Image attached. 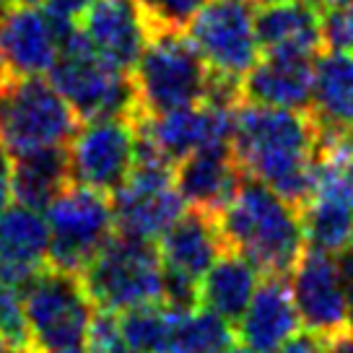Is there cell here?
Returning <instances> with one entry per match:
<instances>
[{
    "mask_svg": "<svg viewBox=\"0 0 353 353\" xmlns=\"http://www.w3.org/2000/svg\"><path fill=\"white\" fill-rule=\"evenodd\" d=\"M317 8L322 11H330V8H338V6H345V3H353V0H312Z\"/></svg>",
    "mask_w": 353,
    "mask_h": 353,
    "instance_id": "35",
    "label": "cell"
},
{
    "mask_svg": "<svg viewBox=\"0 0 353 353\" xmlns=\"http://www.w3.org/2000/svg\"><path fill=\"white\" fill-rule=\"evenodd\" d=\"M73 185L112 195L130 176L138 159V130L132 117H97L78 125L65 145Z\"/></svg>",
    "mask_w": 353,
    "mask_h": 353,
    "instance_id": "11",
    "label": "cell"
},
{
    "mask_svg": "<svg viewBox=\"0 0 353 353\" xmlns=\"http://www.w3.org/2000/svg\"><path fill=\"white\" fill-rule=\"evenodd\" d=\"M13 200V188H11V174L0 176V213L11 205Z\"/></svg>",
    "mask_w": 353,
    "mask_h": 353,
    "instance_id": "34",
    "label": "cell"
},
{
    "mask_svg": "<svg viewBox=\"0 0 353 353\" xmlns=\"http://www.w3.org/2000/svg\"><path fill=\"white\" fill-rule=\"evenodd\" d=\"M260 270L234 250H223L200 278V307L236 325L260 286Z\"/></svg>",
    "mask_w": 353,
    "mask_h": 353,
    "instance_id": "23",
    "label": "cell"
},
{
    "mask_svg": "<svg viewBox=\"0 0 353 353\" xmlns=\"http://www.w3.org/2000/svg\"><path fill=\"white\" fill-rule=\"evenodd\" d=\"M223 250L226 244L221 239L216 216L198 208H185V213L159 239V254L166 276L185 278L198 286L200 278L208 273Z\"/></svg>",
    "mask_w": 353,
    "mask_h": 353,
    "instance_id": "18",
    "label": "cell"
},
{
    "mask_svg": "<svg viewBox=\"0 0 353 353\" xmlns=\"http://www.w3.org/2000/svg\"><path fill=\"white\" fill-rule=\"evenodd\" d=\"M6 174H11V156H8V151L0 143V176Z\"/></svg>",
    "mask_w": 353,
    "mask_h": 353,
    "instance_id": "36",
    "label": "cell"
},
{
    "mask_svg": "<svg viewBox=\"0 0 353 353\" xmlns=\"http://www.w3.org/2000/svg\"><path fill=\"white\" fill-rule=\"evenodd\" d=\"M174 312L166 304H145L120 312L117 327L125 348L132 353H164Z\"/></svg>",
    "mask_w": 353,
    "mask_h": 353,
    "instance_id": "26",
    "label": "cell"
},
{
    "mask_svg": "<svg viewBox=\"0 0 353 353\" xmlns=\"http://www.w3.org/2000/svg\"><path fill=\"white\" fill-rule=\"evenodd\" d=\"M322 39L330 50L353 55V3L322 11Z\"/></svg>",
    "mask_w": 353,
    "mask_h": 353,
    "instance_id": "29",
    "label": "cell"
},
{
    "mask_svg": "<svg viewBox=\"0 0 353 353\" xmlns=\"http://www.w3.org/2000/svg\"><path fill=\"white\" fill-rule=\"evenodd\" d=\"M0 353H13L11 348H8V343L3 341V338H0Z\"/></svg>",
    "mask_w": 353,
    "mask_h": 353,
    "instance_id": "40",
    "label": "cell"
},
{
    "mask_svg": "<svg viewBox=\"0 0 353 353\" xmlns=\"http://www.w3.org/2000/svg\"><path fill=\"white\" fill-rule=\"evenodd\" d=\"M232 151L242 172L301 208L314 185L320 132L304 110L239 101L234 110Z\"/></svg>",
    "mask_w": 353,
    "mask_h": 353,
    "instance_id": "1",
    "label": "cell"
},
{
    "mask_svg": "<svg viewBox=\"0 0 353 353\" xmlns=\"http://www.w3.org/2000/svg\"><path fill=\"white\" fill-rule=\"evenodd\" d=\"M70 185L65 148H44L34 154L13 156L11 188L21 205L44 210Z\"/></svg>",
    "mask_w": 353,
    "mask_h": 353,
    "instance_id": "24",
    "label": "cell"
},
{
    "mask_svg": "<svg viewBox=\"0 0 353 353\" xmlns=\"http://www.w3.org/2000/svg\"><path fill=\"white\" fill-rule=\"evenodd\" d=\"M13 3H26V6H39L42 0H13Z\"/></svg>",
    "mask_w": 353,
    "mask_h": 353,
    "instance_id": "41",
    "label": "cell"
},
{
    "mask_svg": "<svg viewBox=\"0 0 353 353\" xmlns=\"http://www.w3.org/2000/svg\"><path fill=\"white\" fill-rule=\"evenodd\" d=\"M8 6H13V0H0V11H3V8H8Z\"/></svg>",
    "mask_w": 353,
    "mask_h": 353,
    "instance_id": "42",
    "label": "cell"
},
{
    "mask_svg": "<svg viewBox=\"0 0 353 353\" xmlns=\"http://www.w3.org/2000/svg\"><path fill=\"white\" fill-rule=\"evenodd\" d=\"M117 353H132V351H128V348H120V351H117Z\"/></svg>",
    "mask_w": 353,
    "mask_h": 353,
    "instance_id": "43",
    "label": "cell"
},
{
    "mask_svg": "<svg viewBox=\"0 0 353 353\" xmlns=\"http://www.w3.org/2000/svg\"><path fill=\"white\" fill-rule=\"evenodd\" d=\"M185 32L213 76L242 81L244 73L260 60L250 0H208Z\"/></svg>",
    "mask_w": 353,
    "mask_h": 353,
    "instance_id": "12",
    "label": "cell"
},
{
    "mask_svg": "<svg viewBox=\"0 0 353 353\" xmlns=\"http://www.w3.org/2000/svg\"><path fill=\"white\" fill-rule=\"evenodd\" d=\"M307 112L317 125L320 145L353 135V55L327 50L314 57Z\"/></svg>",
    "mask_w": 353,
    "mask_h": 353,
    "instance_id": "17",
    "label": "cell"
},
{
    "mask_svg": "<svg viewBox=\"0 0 353 353\" xmlns=\"http://www.w3.org/2000/svg\"><path fill=\"white\" fill-rule=\"evenodd\" d=\"M299 320L307 330L330 338L348 327V301L338 257L309 247L288 273Z\"/></svg>",
    "mask_w": 353,
    "mask_h": 353,
    "instance_id": "13",
    "label": "cell"
},
{
    "mask_svg": "<svg viewBox=\"0 0 353 353\" xmlns=\"http://www.w3.org/2000/svg\"><path fill=\"white\" fill-rule=\"evenodd\" d=\"M78 130V114L42 76H0V143L8 156L65 148Z\"/></svg>",
    "mask_w": 353,
    "mask_h": 353,
    "instance_id": "5",
    "label": "cell"
},
{
    "mask_svg": "<svg viewBox=\"0 0 353 353\" xmlns=\"http://www.w3.org/2000/svg\"><path fill=\"white\" fill-rule=\"evenodd\" d=\"M244 179L242 166L234 159L232 145L203 148L174 164V185L188 208L219 213Z\"/></svg>",
    "mask_w": 353,
    "mask_h": 353,
    "instance_id": "19",
    "label": "cell"
},
{
    "mask_svg": "<svg viewBox=\"0 0 353 353\" xmlns=\"http://www.w3.org/2000/svg\"><path fill=\"white\" fill-rule=\"evenodd\" d=\"M94 0H42V11L50 19L52 29L57 34V42L65 37L70 29H76L81 16Z\"/></svg>",
    "mask_w": 353,
    "mask_h": 353,
    "instance_id": "30",
    "label": "cell"
},
{
    "mask_svg": "<svg viewBox=\"0 0 353 353\" xmlns=\"http://www.w3.org/2000/svg\"><path fill=\"white\" fill-rule=\"evenodd\" d=\"M112 213L117 234L159 242L185 213L174 166L161 159H135L130 176L112 192Z\"/></svg>",
    "mask_w": 353,
    "mask_h": 353,
    "instance_id": "10",
    "label": "cell"
},
{
    "mask_svg": "<svg viewBox=\"0 0 353 353\" xmlns=\"http://www.w3.org/2000/svg\"><path fill=\"white\" fill-rule=\"evenodd\" d=\"M44 219L50 226V254L47 265L68 273H78L99 247L114 234L112 200L83 185H68L47 208Z\"/></svg>",
    "mask_w": 353,
    "mask_h": 353,
    "instance_id": "8",
    "label": "cell"
},
{
    "mask_svg": "<svg viewBox=\"0 0 353 353\" xmlns=\"http://www.w3.org/2000/svg\"><path fill=\"white\" fill-rule=\"evenodd\" d=\"M50 81L73 107L78 120L138 114L132 76L101 60L88 47L81 26L60 39V55L50 70Z\"/></svg>",
    "mask_w": 353,
    "mask_h": 353,
    "instance_id": "6",
    "label": "cell"
},
{
    "mask_svg": "<svg viewBox=\"0 0 353 353\" xmlns=\"http://www.w3.org/2000/svg\"><path fill=\"white\" fill-rule=\"evenodd\" d=\"M234 110L236 107L205 99L164 114H135L138 159H161L174 166L203 148L232 145Z\"/></svg>",
    "mask_w": 353,
    "mask_h": 353,
    "instance_id": "9",
    "label": "cell"
},
{
    "mask_svg": "<svg viewBox=\"0 0 353 353\" xmlns=\"http://www.w3.org/2000/svg\"><path fill=\"white\" fill-rule=\"evenodd\" d=\"M312 76H314V57L263 52V57L239 81L242 99L265 107L307 112Z\"/></svg>",
    "mask_w": 353,
    "mask_h": 353,
    "instance_id": "21",
    "label": "cell"
},
{
    "mask_svg": "<svg viewBox=\"0 0 353 353\" xmlns=\"http://www.w3.org/2000/svg\"><path fill=\"white\" fill-rule=\"evenodd\" d=\"M226 353H257V351H252V348H247V345H242V348H234V345H232V348H229Z\"/></svg>",
    "mask_w": 353,
    "mask_h": 353,
    "instance_id": "39",
    "label": "cell"
},
{
    "mask_svg": "<svg viewBox=\"0 0 353 353\" xmlns=\"http://www.w3.org/2000/svg\"><path fill=\"white\" fill-rule=\"evenodd\" d=\"M81 281L99 312L164 304V263L159 247L145 239L114 232L81 270Z\"/></svg>",
    "mask_w": 353,
    "mask_h": 353,
    "instance_id": "4",
    "label": "cell"
},
{
    "mask_svg": "<svg viewBox=\"0 0 353 353\" xmlns=\"http://www.w3.org/2000/svg\"><path fill=\"white\" fill-rule=\"evenodd\" d=\"M50 353H94V351L83 348V345H73V348H63V351H50Z\"/></svg>",
    "mask_w": 353,
    "mask_h": 353,
    "instance_id": "37",
    "label": "cell"
},
{
    "mask_svg": "<svg viewBox=\"0 0 353 353\" xmlns=\"http://www.w3.org/2000/svg\"><path fill=\"white\" fill-rule=\"evenodd\" d=\"M57 55L60 42L44 11L26 3L0 11V76H44Z\"/></svg>",
    "mask_w": 353,
    "mask_h": 353,
    "instance_id": "15",
    "label": "cell"
},
{
    "mask_svg": "<svg viewBox=\"0 0 353 353\" xmlns=\"http://www.w3.org/2000/svg\"><path fill=\"white\" fill-rule=\"evenodd\" d=\"M138 114H164L208 99L213 73L185 32H154L132 68Z\"/></svg>",
    "mask_w": 353,
    "mask_h": 353,
    "instance_id": "3",
    "label": "cell"
},
{
    "mask_svg": "<svg viewBox=\"0 0 353 353\" xmlns=\"http://www.w3.org/2000/svg\"><path fill=\"white\" fill-rule=\"evenodd\" d=\"M299 312L286 276H265L236 322L239 341L257 353H276L299 330Z\"/></svg>",
    "mask_w": 353,
    "mask_h": 353,
    "instance_id": "20",
    "label": "cell"
},
{
    "mask_svg": "<svg viewBox=\"0 0 353 353\" xmlns=\"http://www.w3.org/2000/svg\"><path fill=\"white\" fill-rule=\"evenodd\" d=\"M322 353H353V330L345 327V330L335 332L330 338H325V348Z\"/></svg>",
    "mask_w": 353,
    "mask_h": 353,
    "instance_id": "33",
    "label": "cell"
},
{
    "mask_svg": "<svg viewBox=\"0 0 353 353\" xmlns=\"http://www.w3.org/2000/svg\"><path fill=\"white\" fill-rule=\"evenodd\" d=\"M50 226L42 210L8 205L0 213V283L26 288L47 268Z\"/></svg>",
    "mask_w": 353,
    "mask_h": 353,
    "instance_id": "16",
    "label": "cell"
},
{
    "mask_svg": "<svg viewBox=\"0 0 353 353\" xmlns=\"http://www.w3.org/2000/svg\"><path fill=\"white\" fill-rule=\"evenodd\" d=\"M250 3H254V6H260V8H265V6H278V3H291V0H250Z\"/></svg>",
    "mask_w": 353,
    "mask_h": 353,
    "instance_id": "38",
    "label": "cell"
},
{
    "mask_svg": "<svg viewBox=\"0 0 353 353\" xmlns=\"http://www.w3.org/2000/svg\"><path fill=\"white\" fill-rule=\"evenodd\" d=\"M23 312L34 353L83 345L97 314L78 273L44 268L23 288Z\"/></svg>",
    "mask_w": 353,
    "mask_h": 353,
    "instance_id": "7",
    "label": "cell"
},
{
    "mask_svg": "<svg viewBox=\"0 0 353 353\" xmlns=\"http://www.w3.org/2000/svg\"><path fill=\"white\" fill-rule=\"evenodd\" d=\"M78 26L88 47L125 73H132L154 34L141 0H94Z\"/></svg>",
    "mask_w": 353,
    "mask_h": 353,
    "instance_id": "14",
    "label": "cell"
},
{
    "mask_svg": "<svg viewBox=\"0 0 353 353\" xmlns=\"http://www.w3.org/2000/svg\"><path fill=\"white\" fill-rule=\"evenodd\" d=\"M260 52L317 57L322 52V13L312 0L265 6L254 16Z\"/></svg>",
    "mask_w": 353,
    "mask_h": 353,
    "instance_id": "22",
    "label": "cell"
},
{
    "mask_svg": "<svg viewBox=\"0 0 353 353\" xmlns=\"http://www.w3.org/2000/svg\"><path fill=\"white\" fill-rule=\"evenodd\" d=\"M216 223L226 250L247 257L263 276H288L307 250L296 205L247 174L216 213Z\"/></svg>",
    "mask_w": 353,
    "mask_h": 353,
    "instance_id": "2",
    "label": "cell"
},
{
    "mask_svg": "<svg viewBox=\"0 0 353 353\" xmlns=\"http://www.w3.org/2000/svg\"><path fill=\"white\" fill-rule=\"evenodd\" d=\"M0 338L13 353H34L23 312V291L8 283H0Z\"/></svg>",
    "mask_w": 353,
    "mask_h": 353,
    "instance_id": "27",
    "label": "cell"
},
{
    "mask_svg": "<svg viewBox=\"0 0 353 353\" xmlns=\"http://www.w3.org/2000/svg\"><path fill=\"white\" fill-rule=\"evenodd\" d=\"M325 348V335L314 330H296L276 353H322Z\"/></svg>",
    "mask_w": 353,
    "mask_h": 353,
    "instance_id": "31",
    "label": "cell"
},
{
    "mask_svg": "<svg viewBox=\"0 0 353 353\" xmlns=\"http://www.w3.org/2000/svg\"><path fill=\"white\" fill-rule=\"evenodd\" d=\"M208 0H141L154 32H185Z\"/></svg>",
    "mask_w": 353,
    "mask_h": 353,
    "instance_id": "28",
    "label": "cell"
},
{
    "mask_svg": "<svg viewBox=\"0 0 353 353\" xmlns=\"http://www.w3.org/2000/svg\"><path fill=\"white\" fill-rule=\"evenodd\" d=\"M234 343L229 322L208 309L174 312L164 353H226Z\"/></svg>",
    "mask_w": 353,
    "mask_h": 353,
    "instance_id": "25",
    "label": "cell"
},
{
    "mask_svg": "<svg viewBox=\"0 0 353 353\" xmlns=\"http://www.w3.org/2000/svg\"><path fill=\"white\" fill-rule=\"evenodd\" d=\"M338 265H341L343 288H345V301H348V327L353 330V244L338 254Z\"/></svg>",
    "mask_w": 353,
    "mask_h": 353,
    "instance_id": "32",
    "label": "cell"
}]
</instances>
